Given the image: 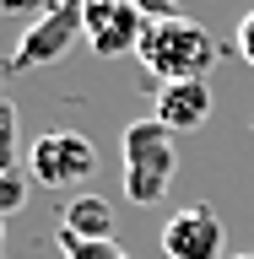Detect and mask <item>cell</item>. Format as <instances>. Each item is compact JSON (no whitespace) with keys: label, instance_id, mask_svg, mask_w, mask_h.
<instances>
[{"label":"cell","instance_id":"9a60e30c","mask_svg":"<svg viewBox=\"0 0 254 259\" xmlns=\"http://www.w3.org/2000/svg\"><path fill=\"white\" fill-rule=\"evenodd\" d=\"M0 254H6V216H0Z\"/></svg>","mask_w":254,"mask_h":259},{"label":"cell","instance_id":"9c48e42d","mask_svg":"<svg viewBox=\"0 0 254 259\" xmlns=\"http://www.w3.org/2000/svg\"><path fill=\"white\" fill-rule=\"evenodd\" d=\"M65 259H130V248L119 238H103V243H87V238H70V232H54Z\"/></svg>","mask_w":254,"mask_h":259},{"label":"cell","instance_id":"3957f363","mask_svg":"<svg viewBox=\"0 0 254 259\" xmlns=\"http://www.w3.org/2000/svg\"><path fill=\"white\" fill-rule=\"evenodd\" d=\"M76 38H87V0H54L38 22L22 27V38L11 44L6 65L11 70H44V65L65 60L76 49Z\"/></svg>","mask_w":254,"mask_h":259},{"label":"cell","instance_id":"277c9868","mask_svg":"<svg viewBox=\"0 0 254 259\" xmlns=\"http://www.w3.org/2000/svg\"><path fill=\"white\" fill-rule=\"evenodd\" d=\"M97 173V146L81 130H49L27 151V178L44 189H76Z\"/></svg>","mask_w":254,"mask_h":259},{"label":"cell","instance_id":"7c38bea8","mask_svg":"<svg viewBox=\"0 0 254 259\" xmlns=\"http://www.w3.org/2000/svg\"><path fill=\"white\" fill-rule=\"evenodd\" d=\"M233 49H238V60H243V65H254V11L238 22V32H233Z\"/></svg>","mask_w":254,"mask_h":259},{"label":"cell","instance_id":"4fadbf2b","mask_svg":"<svg viewBox=\"0 0 254 259\" xmlns=\"http://www.w3.org/2000/svg\"><path fill=\"white\" fill-rule=\"evenodd\" d=\"M49 6H54V0H0V16H32V22H38Z\"/></svg>","mask_w":254,"mask_h":259},{"label":"cell","instance_id":"6da1fadb","mask_svg":"<svg viewBox=\"0 0 254 259\" xmlns=\"http://www.w3.org/2000/svg\"><path fill=\"white\" fill-rule=\"evenodd\" d=\"M216 38H211L206 22H190V16H162V22H146V38L135 49V60L162 81H206L211 65H216Z\"/></svg>","mask_w":254,"mask_h":259},{"label":"cell","instance_id":"5bb4252c","mask_svg":"<svg viewBox=\"0 0 254 259\" xmlns=\"http://www.w3.org/2000/svg\"><path fill=\"white\" fill-rule=\"evenodd\" d=\"M125 6H135V11H141L146 22H162V16H178V0H125Z\"/></svg>","mask_w":254,"mask_h":259},{"label":"cell","instance_id":"ba28073f","mask_svg":"<svg viewBox=\"0 0 254 259\" xmlns=\"http://www.w3.org/2000/svg\"><path fill=\"white\" fill-rule=\"evenodd\" d=\"M60 232H70V238H87V243L114 238V205L103 200V194H76V200L60 210Z\"/></svg>","mask_w":254,"mask_h":259},{"label":"cell","instance_id":"7a4b0ae2","mask_svg":"<svg viewBox=\"0 0 254 259\" xmlns=\"http://www.w3.org/2000/svg\"><path fill=\"white\" fill-rule=\"evenodd\" d=\"M119 157H125V200L130 205H157L168 194V184H173V173H178L173 135L157 119H135L119 135Z\"/></svg>","mask_w":254,"mask_h":259},{"label":"cell","instance_id":"52a82bcc","mask_svg":"<svg viewBox=\"0 0 254 259\" xmlns=\"http://www.w3.org/2000/svg\"><path fill=\"white\" fill-rule=\"evenodd\" d=\"M152 119H157L168 135H190L211 119V81H162L157 103H152Z\"/></svg>","mask_w":254,"mask_h":259},{"label":"cell","instance_id":"8fae6325","mask_svg":"<svg viewBox=\"0 0 254 259\" xmlns=\"http://www.w3.org/2000/svg\"><path fill=\"white\" fill-rule=\"evenodd\" d=\"M22 205H27V178H22V167H0V216L11 222Z\"/></svg>","mask_w":254,"mask_h":259},{"label":"cell","instance_id":"30bf717a","mask_svg":"<svg viewBox=\"0 0 254 259\" xmlns=\"http://www.w3.org/2000/svg\"><path fill=\"white\" fill-rule=\"evenodd\" d=\"M16 135H22L16 103H11V92H0V167H16Z\"/></svg>","mask_w":254,"mask_h":259},{"label":"cell","instance_id":"5b68a950","mask_svg":"<svg viewBox=\"0 0 254 259\" xmlns=\"http://www.w3.org/2000/svg\"><path fill=\"white\" fill-rule=\"evenodd\" d=\"M162 254L168 259H222L227 254V227L216 216V205L195 200V205L173 210L162 222Z\"/></svg>","mask_w":254,"mask_h":259},{"label":"cell","instance_id":"2e32d148","mask_svg":"<svg viewBox=\"0 0 254 259\" xmlns=\"http://www.w3.org/2000/svg\"><path fill=\"white\" fill-rule=\"evenodd\" d=\"M233 259H254V254H233Z\"/></svg>","mask_w":254,"mask_h":259},{"label":"cell","instance_id":"8992f818","mask_svg":"<svg viewBox=\"0 0 254 259\" xmlns=\"http://www.w3.org/2000/svg\"><path fill=\"white\" fill-rule=\"evenodd\" d=\"M146 38V16L125 0H87V49L97 60H119L135 54Z\"/></svg>","mask_w":254,"mask_h":259}]
</instances>
